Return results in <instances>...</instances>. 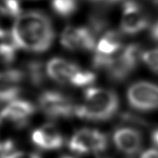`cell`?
Masks as SVG:
<instances>
[{
  "label": "cell",
  "mask_w": 158,
  "mask_h": 158,
  "mask_svg": "<svg viewBox=\"0 0 158 158\" xmlns=\"http://www.w3.org/2000/svg\"><path fill=\"white\" fill-rule=\"evenodd\" d=\"M106 135L100 131L83 128L77 131L69 141L70 150L77 154L102 152L107 148Z\"/></svg>",
  "instance_id": "cell-5"
},
{
  "label": "cell",
  "mask_w": 158,
  "mask_h": 158,
  "mask_svg": "<svg viewBox=\"0 0 158 158\" xmlns=\"http://www.w3.org/2000/svg\"><path fill=\"white\" fill-rule=\"evenodd\" d=\"M14 148V144L11 140L0 141V158H4L10 154Z\"/></svg>",
  "instance_id": "cell-20"
},
{
  "label": "cell",
  "mask_w": 158,
  "mask_h": 158,
  "mask_svg": "<svg viewBox=\"0 0 158 158\" xmlns=\"http://www.w3.org/2000/svg\"><path fill=\"white\" fill-rule=\"evenodd\" d=\"M95 34L92 28L69 26L62 31L60 43L64 48L72 51L93 50L96 47Z\"/></svg>",
  "instance_id": "cell-8"
},
{
  "label": "cell",
  "mask_w": 158,
  "mask_h": 158,
  "mask_svg": "<svg viewBox=\"0 0 158 158\" xmlns=\"http://www.w3.org/2000/svg\"><path fill=\"white\" fill-rule=\"evenodd\" d=\"M8 33L6 31H4L2 28L0 27V38H7L8 37Z\"/></svg>",
  "instance_id": "cell-25"
},
{
  "label": "cell",
  "mask_w": 158,
  "mask_h": 158,
  "mask_svg": "<svg viewBox=\"0 0 158 158\" xmlns=\"http://www.w3.org/2000/svg\"><path fill=\"white\" fill-rule=\"evenodd\" d=\"M142 60L152 71L158 73V48L151 49L143 53Z\"/></svg>",
  "instance_id": "cell-19"
},
{
  "label": "cell",
  "mask_w": 158,
  "mask_h": 158,
  "mask_svg": "<svg viewBox=\"0 0 158 158\" xmlns=\"http://www.w3.org/2000/svg\"><path fill=\"white\" fill-rule=\"evenodd\" d=\"M51 8L55 14L61 17H70L78 8L77 0H51Z\"/></svg>",
  "instance_id": "cell-15"
},
{
  "label": "cell",
  "mask_w": 158,
  "mask_h": 158,
  "mask_svg": "<svg viewBox=\"0 0 158 158\" xmlns=\"http://www.w3.org/2000/svg\"><path fill=\"white\" fill-rule=\"evenodd\" d=\"M11 38L18 48L41 53L51 47L55 31L47 15L40 11H29L16 18Z\"/></svg>",
  "instance_id": "cell-1"
},
{
  "label": "cell",
  "mask_w": 158,
  "mask_h": 158,
  "mask_svg": "<svg viewBox=\"0 0 158 158\" xmlns=\"http://www.w3.org/2000/svg\"><path fill=\"white\" fill-rule=\"evenodd\" d=\"M27 72L29 77L33 84L40 85L44 82V72H43V66L40 62L32 61L29 63Z\"/></svg>",
  "instance_id": "cell-18"
},
{
  "label": "cell",
  "mask_w": 158,
  "mask_h": 158,
  "mask_svg": "<svg viewBox=\"0 0 158 158\" xmlns=\"http://www.w3.org/2000/svg\"><path fill=\"white\" fill-rule=\"evenodd\" d=\"M63 158H72V157H69V156H65V157H63Z\"/></svg>",
  "instance_id": "cell-26"
},
{
  "label": "cell",
  "mask_w": 158,
  "mask_h": 158,
  "mask_svg": "<svg viewBox=\"0 0 158 158\" xmlns=\"http://www.w3.org/2000/svg\"><path fill=\"white\" fill-rule=\"evenodd\" d=\"M151 140L153 142V144L158 146V129L155 130L152 134H151Z\"/></svg>",
  "instance_id": "cell-24"
},
{
  "label": "cell",
  "mask_w": 158,
  "mask_h": 158,
  "mask_svg": "<svg viewBox=\"0 0 158 158\" xmlns=\"http://www.w3.org/2000/svg\"><path fill=\"white\" fill-rule=\"evenodd\" d=\"M46 72L55 82L76 87L89 85L96 78L92 72L83 70L77 65L61 58L51 59L47 64Z\"/></svg>",
  "instance_id": "cell-3"
},
{
  "label": "cell",
  "mask_w": 158,
  "mask_h": 158,
  "mask_svg": "<svg viewBox=\"0 0 158 158\" xmlns=\"http://www.w3.org/2000/svg\"><path fill=\"white\" fill-rule=\"evenodd\" d=\"M119 100L112 90L90 88L84 92L83 103L76 107L75 115L90 121H106L117 112Z\"/></svg>",
  "instance_id": "cell-2"
},
{
  "label": "cell",
  "mask_w": 158,
  "mask_h": 158,
  "mask_svg": "<svg viewBox=\"0 0 158 158\" xmlns=\"http://www.w3.org/2000/svg\"><path fill=\"white\" fill-rule=\"evenodd\" d=\"M24 77V72L17 69L0 72V103L15 100L21 93V83Z\"/></svg>",
  "instance_id": "cell-12"
},
{
  "label": "cell",
  "mask_w": 158,
  "mask_h": 158,
  "mask_svg": "<svg viewBox=\"0 0 158 158\" xmlns=\"http://www.w3.org/2000/svg\"><path fill=\"white\" fill-rule=\"evenodd\" d=\"M4 158H42L38 153L35 152H27V151H19L11 153Z\"/></svg>",
  "instance_id": "cell-21"
},
{
  "label": "cell",
  "mask_w": 158,
  "mask_h": 158,
  "mask_svg": "<svg viewBox=\"0 0 158 158\" xmlns=\"http://www.w3.org/2000/svg\"><path fill=\"white\" fill-rule=\"evenodd\" d=\"M150 36L155 42H158V21L151 26L150 29Z\"/></svg>",
  "instance_id": "cell-23"
},
{
  "label": "cell",
  "mask_w": 158,
  "mask_h": 158,
  "mask_svg": "<svg viewBox=\"0 0 158 158\" xmlns=\"http://www.w3.org/2000/svg\"><path fill=\"white\" fill-rule=\"evenodd\" d=\"M140 158H158V150L149 149L141 155Z\"/></svg>",
  "instance_id": "cell-22"
},
{
  "label": "cell",
  "mask_w": 158,
  "mask_h": 158,
  "mask_svg": "<svg viewBox=\"0 0 158 158\" xmlns=\"http://www.w3.org/2000/svg\"><path fill=\"white\" fill-rule=\"evenodd\" d=\"M32 143L44 151L58 150L64 144V138L53 124H46L33 131L31 134Z\"/></svg>",
  "instance_id": "cell-13"
},
{
  "label": "cell",
  "mask_w": 158,
  "mask_h": 158,
  "mask_svg": "<svg viewBox=\"0 0 158 158\" xmlns=\"http://www.w3.org/2000/svg\"><path fill=\"white\" fill-rule=\"evenodd\" d=\"M39 107L50 118H68L75 115L76 106L65 94L57 91H46L39 97Z\"/></svg>",
  "instance_id": "cell-6"
},
{
  "label": "cell",
  "mask_w": 158,
  "mask_h": 158,
  "mask_svg": "<svg viewBox=\"0 0 158 158\" xmlns=\"http://www.w3.org/2000/svg\"><path fill=\"white\" fill-rule=\"evenodd\" d=\"M141 57L142 54L138 45H127L110 59L105 70L111 80L122 82L134 72Z\"/></svg>",
  "instance_id": "cell-4"
},
{
  "label": "cell",
  "mask_w": 158,
  "mask_h": 158,
  "mask_svg": "<svg viewBox=\"0 0 158 158\" xmlns=\"http://www.w3.org/2000/svg\"><path fill=\"white\" fill-rule=\"evenodd\" d=\"M34 106L27 100H15L11 101L0 113L2 122H8L15 127L25 126L34 114Z\"/></svg>",
  "instance_id": "cell-11"
},
{
  "label": "cell",
  "mask_w": 158,
  "mask_h": 158,
  "mask_svg": "<svg viewBox=\"0 0 158 158\" xmlns=\"http://www.w3.org/2000/svg\"><path fill=\"white\" fill-rule=\"evenodd\" d=\"M123 46L122 35L116 31H109L100 38L95 47L93 65L97 69L105 70L110 59L120 51Z\"/></svg>",
  "instance_id": "cell-9"
},
{
  "label": "cell",
  "mask_w": 158,
  "mask_h": 158,
  "mask_svg": "<svg viewBox=\"0 0 158 158\" xmlns=\"http://www.w3.org/2000/svg\"><path fill=\"white\" fill-rule=\"evenodd\" d=\"M20 0H0V14L8 17H18L21 15Z\"/></svg>",
  "instance_id": "cell-17"
},
{
  "label": "cell",
  "mask_w": 158,
  "mask_h": 158,
  "mask_svg": "<svg viewBox=\"0 0 158 158\" xmlns=\"http://www.w3.org/2000/svg\"><path fill=\"white\" fill-rule=\"evenodd\" d=\"M149 19L143 8L134 0L124 1L121 28L126 34H136L148 27Z\"/></svg>",
  "instance_id": "cell-10"
},
{
  "label": "cell",
  "mask_w": 158,
  "mask_h": 158,
  "mask_svg": "<svg viewBox=\"0 0 158 158\" xmlns=\"http://www.w3.org/2000/svg\"><path fill=\"white\" fill-rule=\"evenodd\" d=\"M127 100L134 109L150 111L158 109V85L149 82H138L129 87Z\"/></svg>",
  "instance_id": "cell-7"
},
{
  "label": "cell",
  "mask_w": 158,
  "mask_h": 158,
  "mask_svg": "<svg viewBox=\"0 0 158 158\" xmlns=\"http://www.w3.org/2000/svg\"><path fill=\"white\" fill-rule=\"evenodd\" d=\"M17 48L13 39L0 44V66H8L14 61Z\"/></svg>",
  "instance_id": "cell-16"
},
{
  "label": "cell",
  "mask_w": 158,
  "mask_h": 158,
  "mask_svg": "<svg viewBox=\"0 0 158 158\" xmlns=\"http://www.w3.org/2000/svg\"><path fill=\"white\" fill-rule=\"evenodd\" d=\"M114 143L117 148L128 156L137 154L142 146V135L132 127H120L113 135Z\"/></svg>",
  "instance_id": "cell-14"
}]
</instances>
